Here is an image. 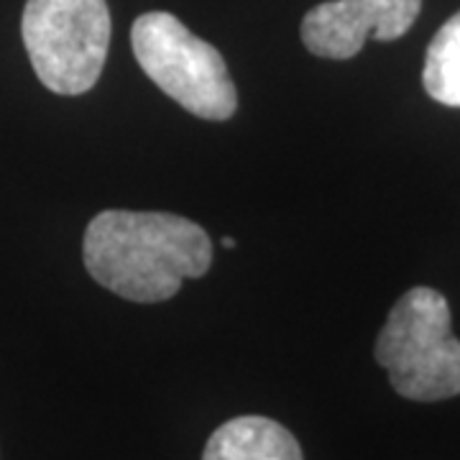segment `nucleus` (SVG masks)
Returning <instances> with one entry per match:
<instances>
[{
	"label": "nucleus",
	"mask_w": 460,
	"mask_h": 460,
	"mask_svg": "<svg viewBox=\"0 0 460 460\" xmlns=\"http://www.w3.org/2000/svg\"><path fill=\"white\" fill-rule=\"evenodd\" d=\"M90 277L128 302L154 305L199 279L213 263V243L198 223L172 213L105 210L84 230Z\"/></svg>",
	"instance_id": "f257e3e1"
},
{
	"label": "nucleus",
	"mask_w": 460,
	"mask_h": 460,
	"mask_svg": "<svg viewBox=\"0 0 460 460\" xmlns=\"http://www.w3.org/2000/svg\"><path fill=\"white\" fill-rule=\"evenodd\" d=\"M374 356L404 399L443 402L460 394V341L450 328V305L429 287L399 296Z\"/></svg>",
	"instance_id": "f03ea898"
},
{
	"label": "nucleus",
	"mask_w": 460,
	"mask_h": 460,
	"mask_svg": "<svg viewBox=\"0 0 460 460\" xmlns=\"http://www.w3.org/2000/svg\"><path fill=\"white\" fill-rule=\"evenodd\" d=\"M131 44L141 69L184 111L205 120H228L235 113L238 93L223 54L177 16L164 11L138 16Z\"/></svg>",
	"instance_id": "7ed1b4c3"
},
{
	"label": "nucleus",
	"mask_w": 460,
	"mask_h": 460,
	"mask_svg": "<svg viewBox=\"0 0 460 460\" xmlns=\"http://www.w3.org/2000/svg\"><path fill=\"white\" fill-rule=\"evenodd\" d=\"M21 31L36 77L51 93L83 95L95 87L111 47L105 0H26Z\"/></svg>",
	"instance_id": "20e7f679"
},
{
	"label": "nucleus",
	"mask_w": 460,
	"mask_h": 460,
	"mask_svg": "<svg viewBox=\"0 0 460 460\" xmlns=\"http://www.w3.org/2000/svg\"><path fill=\"white\" fill-rule=\"evenodd\" d=\"M422 0H328L302 18V41L320 59H350L366 39L396 41L410 31Z\"/></svg>",
	"instance_id": "39448f33"
},
{
	"label": "nucleus",
	"mask_w": 460,
	"mask_h": 460,
	"mask_svg": "<svg viewBox=\"0 0 460 460\" xmlns=\"http://www.w3.org/2000/svg\"><path fill=\"white\" fill-rule=\"evenodd\" d=\"M202 460H305L302 447L277 420L246 414L215 429Z\"/></svg>",
	"instance_id": "423d86ee"
},
{
	"label": "nucleus",
	"mask_w": 460,
	"mask_h": 460,
	"mask_svg": "<svg viewBox=\"0 0 460 460\" xmlns=\"http://www.w3.org/2000/svg\"><path fill=\"white\" fill-rule=\"evenodd\" d=\"M422 83L429 98L447 108H460V11L429 41Z\"/></svg>",
	"instance_id": "0eeeda50"
},
{
	"label": "nucleus",
	"mask_w": 460,
	"mask_h": 460,
	"mask_svg": "<svg viewBox=\"0 0 460 460\" xmlns=\"http://www.w3.org/2000/svg\"><path fill=\"white\" fill-rule=\"evenodd\" d=\"M220 243H223V246H226V248H233V246H235V241H233V238H223Z\"/></svg>",
	"instance_id": "6e6552de"
}]
</instances>
